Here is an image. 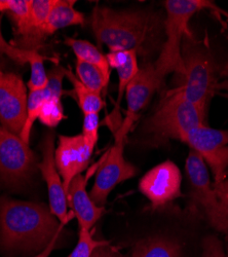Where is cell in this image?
<instances>
[{"label":"cell","instance_id":"obj_1","mask_svg":"<svg viewBox=\"0 0 228 257\" xmlns=\"http://www.w3.org/2000/svg\"><path fill=\"white\" fill-rule=\"evenodd\" d=\"M63 227L46 204L0 198V248L7 252L37 254Z\"/></svg>","mask_w":228,"mask_h":257},{"label":"cell","instance_id":"obj_2","mask_svg":"<svg viewBox=\"0 0 228 257\" xmlns=\"http://www.w3.org/2000/svg\"><path fill=\"white\" fill-rule=\"evenodd\" d=\"M91 28L99 44L110 52L136 51L147 55L159 32V20L144 11H114L96 6L90 19Z\"/></svg>","mask_w":228,"mask_h":257},{"label":"cell","instance_id":"obj_3","mask_svg":"<svg viewBox=\"0 0 228 257\" xmlns=\"http://www.w3.org/2000/svg\"><path fill=\"white\" fill-rule=\"evenodd\" d=\"M163 4L167 13L163 20V30L167 38L158 58L152 63L160 83L172 72H177L181 76L185 74L181 42L185 36L191 35L188 28L190 19L201 10L216 9L212 2L206 0H167Z\"/></svg>","mask_w":228,"mask_h":257},{"label":"cell","instance_id":"obj_4","mask_svg":"<svg viewBox=\"0 0 228 257\" xmlns=\"http://www.w3.org/2000/svg\"><path fill=\"white\" fill-rule=\"evenodd\" d=\"M205 113L178 89L168 94L144 122L143 131L154 142L177 139L185 143L188 134L203 124Z\"/></svg>","mask_w":228,"mask_h":257},{"label":"cell","instance_id":"obj_5","mask_svg":"<svg viewBox=\"0 0 228 257\" xmlns=\"http://www.w3.org/2000/svg\"><path fill=\"white\" fill-rule=\"evenodd\" d=\"M181 51L185 74L183 83L177 89L205 113L218 85L215 61L208 50L195 44L191 35L184 37Z\"/></svg>","mask_w":228,"mask_h":257},{"label":"cell","instance_id":"obj_6","mask_svg":"<svg viewBox=\"0 0 228 257\" xmlns=\"http://www.w3.org/2000/svg\"><path fill=\"white\" fill-rule=\"evenodd\" d=\"M35 155L19 135L0 124V178L14 188L23 186L35 170Z\"/></svg>","mask_w":228,"mask_h":257},{"label":"cell","instance_id":"obj_7","mask_svg":"<svg viewBox=\"0 0 228 257\" xmlns=\"http://www.w3.org/2000/svg\"><path fill=\"white\" fill-rule=\"evenodd\" d=\"M185 168L190 183L192 201L201 208L204 216L215 229L227 232L228 222L211 184L209 171L203 159L191 149Z\"/></svg>","mask_w":228,"mask_h":257},{"label":"cell","instance_id":"obj_8","mask_svg":"<svg viewBox=\"0 0 228 257\" xmlns=\"http://www.w3.org/2000/svg\"><path fill=\"white\" fill-rule=\"evenodd\" d=\"M126 141L115 140L114 145L100 162L90 197L96 205L104 207L110 192L121 182L133 178L137 169L123 156Z\"/></svg>","mask_w":228,"mask_h":257},{"label":"cell","instance_id":"obj_9","mask_svg":"<svg viewBox=\"0 0 228 257\" xmlns=\"http://www.w3.org/2000/svg\"><path fill=\"white\" fill-rule=\"evenodd\" d=\"M27 87L20 75L0 71V124L21 135L27 116Z\"/></svg>","mask_w":228,"mask_h":257},{"label":"cell","instance_id":"obj_10","mask_svg":"<svg viewBox=\"0 0 228 257\" xmlns=\"http://www.w3.org/2000/svg\"><path fill=\"white\" fill-rule=\"evenodd\" d=\"M185 143L210 166L214 182L225 179L228 168V131L202 124L188 134Z\"/></svg>","mask_w":228,"mask_h":257},{"label":"cell","instance_id":"obj_11","mask_svg":"<svg viewBox=\"0 0 228 257\" xmlns=\"http://www.w3.org/2000/svg\"><path fill=\"white\" fill-rule=\"evenodd\" d=\"M160 85L152 63L145 64L139 69V72L128 84L124 92L127 98L126 117L116 131L114 140H127V136L138 119L139 113L148 104L153 93Z\"/></svg>","mask_w":228,"mask_h":257},{"label":"cell","instance_id":"obj_12","mask_svg":"<svg viewBox=\"0 0 228 257\" xmlns=\"http://www.w3.org/2000/svg\"><path fill=\"white\" fill-rule=\"evenodd\" d=\"M182 175L176 164L165 161L145 174L139 189L153 207H161L181 196Z\"/></svg>","mask_w":228,"mask_h":257},{"label":"cell","instance_id":"obj_13","mask_svg":"<svg viewBox=\"0 0 228 257\" xmlns=\"http://www.w3.org/2000/svg\"><path fill=\"white\" fill-rule=\"evenodd\" d=\"M43 161L38 165L40 172L47 183L50 208L54 215L62 224H66L69 219L67 192L63 185V180L56 166L55 162V134L48 133L41 144Z\"/></svg>","mask_w":228,"mask_h":257},{"label":"cell","instance_id":"obj_14","mask_svg":"<svg viewBox=\"0 0 228 257\" xmlns=\"http://www.w3.org/2000/svg\"><path fill=\"white\" fill-rule=\"evenodd\" d=\"M93 152L82 134L59 137L55 162L66 192L72 180L88 168Z\"/></svg>","mask_w":228,"mask_h":257},{"label":"cell","instance_id":"obj_15","mask_svg":"<svg viewBox=\"0 0 228 257\" xmlns=\"http://www.w3.org/2000/svg\"><path fill=\"white\" fill-rule=\"evenodd\" d=\"M88 178L77 175L71 182L67 191L68 206L72 209L79 228L92 229L95 223L104 214V207H99L91 199L87 190Z\"/></svg>","mask_w":228,"mask_h":257},{"label":"cell","instance_id":"obj_16","mask_svg":"<svg viewBox=\"0 0 228 257\" xmlns=\"http://www.w3.org/2000/svg\"><path fill=\"white\" fill-rule=\"evenodd\" d=\"M2 19L3 15H0V52L6 54L20 65L29 64L31 76L28 81V88L30 92L46 89L48 84V73L45 67V57L41 56L37 51H27L8 44L2 32Z\"/></svg>","mask_w":228,"mask_h":257},{"label":"cell","instance_id":"obj_17","mask_svg":"<svg viewBox=\"0 0 228 257\" xmlns=\"http://www.w3.org/2000/svg\"><path fill=\"white\" fill-rule=\"evenodd\" d=\"M32 0H0V13L7 14L16 28L20 47L27 50L31 31Z\"/></svg>","mask_w":228,"mask_h":257},{"label":"cell","instance_id":"obj_18","mask_svg":"<svg viewBox=\"0 0 228 257\" xmlns=\"http://www.w3.org/2000/svg\"><path fill=\"white\" fill-rule=\"evenodd\" d=\"M109 67L114 68L118 74L117 103L122 99L128 84L139 72L138 54L136 51H116L106 55Z\"/></svg>","mask_w":228,"mask_h":257},{"label":"cell","instance_id":"obj_19","mask_svg":"<svg viewBox=\"0 0 228 257\" xmlns=\"http://www.w3.org/2000/svg\"><path fill=\"white\" fill-rule=\"evenodd\" d=\"M75 3L71 0H55L47 21V36L63 28L85 24V15L74 9Z\"/></svg>","mask_w":228,"mask_h":257},{"label":"cell","instance_id":"obj_20","mask_svg":"<svg viewBox=\"0 0 228 257\" xmlns=\"http://www.w3.org/2000/svg\"><path fill=\"white\" fill-rule=\"evenodd\" d=\"M181 246L165 237H150L139 241L133 248V257H180Z\"/></svg>","mask_w":228,"mask_h":257},{"label":"cell","instance_id":"obj_21","mask_svg":"<svg viewBox=\"0 0 228 257\" xmlns=\"http://www.w3.org/2000/svg\"><path fill=\"white\" fill-rule=\"evenodd\" d=\"M65 45L68 46L75 54L77 61L86 62L99 67L107 74H110V67L106 56L90 41L84 39H75L66 37Z\"/></svg>","mask_w":228,"mask_h":257},{"label":"cell","instance_id":"obj_22","mask_svg":"<svg viewBox=\"0 0 228 257\" xmlns=\"http://www.w3.org/2000/svg\"><path fill=\"white\" fill-rule=\"evenodd\" d=\"M66 77L70 80V82L73 85V92L82 113H99L105 105L104 101H103L101 97V94L95 93L88 89L86 85L77 78V76L73 73L70 67L66 69Z\"/></svg>","mask_w":228,"mask_h":257},{"label":"cell","instance_id":"obj_23","mask_svg":"<svg viewBox=\"0 0 228 257\" xmlns=\"http://www.w3.org/2000/svg\"><path fill=\"white\" fill-rule=\"evenodd\" d=\"M75 70L77 78L91 91L101 94L107 87L110 74L105 73L99 67L86 62L77 61Z\"/></svg>","mask_w":228,"mask_h":257},{"label":"cell","instance_id":"obj_24","mask_svg":"<svg viewBox=\"0 0 228 257\" xmlns=\"http://www.w3.org/2000/svg\"><path fill=\"white\" fill-rule=\"evenodd\" d=\"M46 92L44 90H38V91H31L28 95V103H27V116L26 120L23 126V130L21 132L20 137L22 140L29 144L30 141V135L32 131V126L34 122L39 118L41 107L46 100Z\"/></svg>","mask_w":228,"mask_h":257},{"label":"cell","instance_id":"obj_25","mask_svg":"<svg viewBox=\"0 0 228 257\" xmlns=\"http://www.w3.org/2000/svg\"><path fill=\"white\" fill-rule=\"evenodd\" d=\"M64 118L65 114L61 99L47 97L43 104V107H41L38 119L50 127H55Z\"/></svg>","mask_w":228,"mask_h":257},{"label":"cell","instance_id":"obj_26","mask_svg":"<svg viewBox=\"0 0 228 257\" xmlns=\"http://www.w3.org/2000/svg\"><path fill=\"white\" fill-rule=\"evenodd\" d=\"M104 242L97 241L93 238L91 229L79 228V237L73 251L67 257H92L97 250Z\"/></svg>","mask_w":228,"mask_h":257},{"label":"cell","instance_id":"obj_27","mask_svg":"<svg viewBox=\"0 0 228 257\" xmlns=\"http://www.w3.org/2000/svg\"><path fill=\"white\" fill-rule=\"evenodd\" d=\"M66 76V69L62 66H54L48 73V84L45 89L47 97L61 99L63 95V79Z\"/></svg>","mask_w":228,"mask_h":257},{"label":"cell","instance_id":"obj_28","mask_svg":"<svg viewBox=\"0 0 228 257\" xmlns=\"http://www.w3.org/2000/svg\"><path fill=\"white\" fill-rule=\"evenodd\" d=\"M99 125L100 117L99 113L84 114V126H82V136H84L87 144L93 149L99 139Z\"/></svg>","mask_w":228,"mask_h":257},{"label":"cell","instance_id":"obj_29","mask_svg":"<svg viewBox=\"0 0 228 257\" xmlns=\"http://www.w3.org/2000/svg\"><path fill=\"white\" fill-rule=\"evenodd\" d=\"M202 257H226L222 243L215 235H208L203 240Z\"/></svg>","mask_w":228,"mask_h":257},{"label":"cell","instance_id":"obj_30","mask_svg":"<svg viewBox=\"0 0 228 257\" xmlns=\"http://www.w3.org/2000/svg\"><path fill=\"white\" fill-rule=\"evenodd\" d=\"M215 194L219 200L224 216L228 222V179H223L219 182H214Z\"/></svg>","mask_w":228,"mask_h":257},{"label":"cell","instance_id":"obj_31","mask_svg":"<svg viewBox=\"0 0 228 257\" xmlns=\"http://www.w3.org/2000/svg\"><path fill=\"white\" fill-rule=\"evenodd\" d=\"M59 238H60V235H58V237H56L46 249H44L41 252H39V253L33 255L32 257H49V256L52 254L53 250L55 249V247H56V245H57V243H58V241H59Z\"/></svg>","mask_w":228,"mask_h":257},{"label":"cell","instance_id":"obj_32","mask_svg":"<svg viewBox=\"0 0 228 257\" xmlns=\"http://www.w3.org/2000/svg\"><path fill=\"white\" fill-rule=\"evenodd\" d=\"M217 90H222L224 91V96L228 98V80L222 82V83H218L217 85Z\"/></svg>","mask_w":228,"mask_h":257},{"label":"cell","instance_id":"obj_33","mask_svg":"<svg viewBox=\"0 0 228 257\" xmlns=\"http://www.w3.org/2000/svg\"><path fill=\"white\" fill-rule=\"evenodd\" d=\"M226 257H228V252H227V255H226Z\"/></svg>","mask_w":228,"mask_h":257},{"label":"cell","instance_id":"obj_34","mask_svg":"<svg viewBox=\"0 0 228 257\" xmlns=\"http://www.w3.org/2000/svg\"><path fill=\"white\" fill-rule=\"evenodd\" d=\"M227 174H228V171H227Z\"/></svg>","mask_w":228,"mask_h":257}]
</instances>
